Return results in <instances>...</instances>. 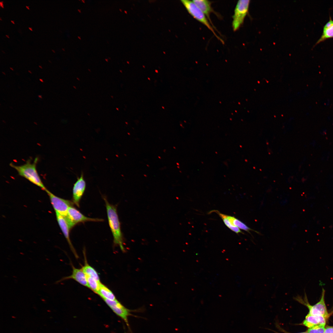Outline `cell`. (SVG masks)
Wrapping results in <instances>:
<instances>
[{
	"instance_id": "obj_35",
	"label": "cell",
	"mask_w": 333,
	"mask_h": 333,
	"mask_svg": "<svg viewBox=\"0 0 333 333\" xmlns=\"http://www.w3.org/2000/svg\"><path fill=\"white\" fill-rule=\"evenodd\" d=\"M2 73H3V74H4V75H5V74H5V73L4 72H2Z\"/></svg>"
},
{
	"instance_id": "obj_29",
	"label": "cell",
	"mask_w": 333,
	"mask_h": 333,
	"mask_svg": "<svg viewBox=\"0 0 333 333\" xmlns=\"http://www.w3.org/2000/svg\"><path fill=\"white\" fill-rule=\"evenodd\" d=\"M6 36L8 38H9V36L7 35H6Z\"/></svg>"
},
{
	"instance_id": "obj_26",
	"label": "cell",
	"mask_w": 333,
	"mask_h": 333,
	"mask_svg": "<svg viewBox=\"0 0 333 333\" xmlns=\"http://www.w3.org/2000/svg\"><path fill=\"white\" fill-rule=\"evenodd\" d=\"M11 23H13V24H15V23H14V21H13V20H11Z\"/></svg>"
},
{
	"instance_id": "obj_1",
	"label": "cell",
	"mask_w": 333,
	"mask_h": 333,
	"mask_svg": "<svg viewBox=\"0 0 333 333\" xmlns=\"http://www.w3.org/2000/svg\"><path fill=\"white\" fill-rule=\"evenodd\" d=\"M103 199L105 204L108 223L113 238V243L124 251L123 239L116 207L109 203L106 197Z\"/></svg>"
},
{
	"instance_id": "obj_9",
	"label": "cell",
	"mask_w": 333,
	"mask_h": 333,
	"mask_svg": "<svg viewBox=\"0 0 333 333\" xmlns=\"http://www.w3.org/2000/svg\"><path fill=\"white\" fill-rule=\"evenodd\" d=\"M86 187V183L84 178L83 174L81 173L79 177L74 184L72 189L73 203L77 207H80V202L84 193Z\"/></svg>"
},
{
	"instance_id": "obj_17",
	"label": "cell",
	"mask_w": 333,
	"mask_h": 333,
	"mask_svg": "<svg viewBox=\"0 0 333 333\" xmlns=\"http://www.w3.org/2000/svg\"><path fill=\"white\" fill-rule=\"evenodd\" d=\"M211 212H215L223 220L225 224L230 230L237 234L239 233H244L237 227L233 225L230 222L227 217V215L220 213L217 210H213Z\"/></svg>"
},
{
	"instance_id": "obj_5",
	"label": "cell",
	"mask_w": 333,
	"mask_h": 333,
	"mask_svg": "<svg viewBox=\"0 0 333 333\" xmlns=\"http://www.w3.org/2000/svg\"><path fill=\"white\" fill-rule=\"evenodd\" d=\"M250 3L249 0L237 1L232 16V27L234 31H237L243 24L248 12Z\"/></svg>"
},
{
	"instance_id": "obj_14",
	"label": "cell",
	"mask_w": 333,
	"mask_h": 333,
	"mask_svg": "<svg viewBox=\"0 0 333 333\" xmlns=\"http://www.w3.org/2000/svg\"><path fill=\"white\" fill-rule=\"evenodd\" d=\"M333 38V20L330 14L329 21L323 27L322 34L316 42L314 47L319 43L328 39Z\"/></svg>"
},
{
	"instance_id": "obj_13",
	"label": "cell",
	"mask_w": 333,
	"mask_h": 333,
	"mask_svg": "<svg viewBox=\"0 0 333 333\" xmlns=\"http://www.w3.org/2000/svg\"><path fill=\"white\" fill-rule=\"evenodd\" d=\"M326 319L323 316L313 315L308 314L302 324L310 328L318 325L325 326Z\"/></svg>"
},
{
	"instance_id": "obj_25",
	"label": "cell",
	"mask_w": 333,
	"mask_h": 333,
	"mask_svg": "<svg viewBox=\"0 0 333 333\" xmlns=\"http://www.w3.org/2000/svg\"><path fill=\"white\" fill-rule=\"evenodd\" d=\"M28 28L30 30H31V31H32V28L31 27H29Z\"/></svg>"
},
{
	"instance_id": "obj_10",
	"label": "cell",
	"mask_w": 333,
	"mask_h": 333,
	"mask_svg": "<svg viewBox=\"0 0 333 333\" xmlns=\"http://www.w3.org/2000/svg\"><path fill=\"white\" fill-rule=\"evenodd\" d=\"M57 220L59 226L69 245L70 247L76 258L78 257L77 254L71 241L69 231L71 228L65 217L56 212Z\"/></svg>"
},
{
	"instance_id": "obj_36",
	"label": "cell",
	"mask_w": 333,
	"mask_h": 333,
	"mask_svg": "<svg viewBox=\"0 0 333 333\" xmlns=\"http://www.w3.org/2000/svg\"><path fill=\"white\" fill-rule=\"evenodd\" d=\"M48 61H49V62L50 63H51V61H50V60H48Z\"/></svg>"
},
{
	"instance_id": "obj_20",
	"label": "cell",
	"mask_w": 333,
	"mask_h": 333,
	"mask_svg": "<svg viewBox=\"0 0 333 333\" xmlns=\"http://www.w3.org/2000/svg\"><path fill=\"white\" fill-rule=\"evenodd\" d=\"M325 326L320 325L309 328L306 332L308 333H324L325 331Z\"/></svg>"
},
{
	"instance_id": "obj_33",
	"label": "cell",
	"mask_w": 333,
	"mask_h": 333,
	"mask_svg": "<svg viewBox=\"0 0 333 333\" xmlns=\"http://www.w3.org/2000/svg\"><path fill=\"white\" fill-rule=\"evenodd\" d=\"M10 69L12 70H13V68L11 67H10Z\"/></svg>"
},
{
	"instance_id": "obj_2",
	"label": "cell",
	"mask_w": 333,
	"mask_h": 333,
	"mask_svg": "<svg viewBox=\"0 0 333 333\" xmlns=\"http://www.w3.org/2000/svg\"><path fill=\"white\" fill-rule=\"evenodd\" d=\"M38 158H36L32 163L29 159L25 163L16 166L11 163L10 166L15 169L19 175L23 177L45 191L47 190L43 184L37 172L36 166Z\"/></svg>"
},
{
	"instance_id": "obj_12",
	"label": "cell",
	"mask_w": 333,
	"mask_h": 333,
	"mask_svg": "<svg viewBox=\"0 0 333 333\" xmlns=\"http://www.w3.org/2000/svg\"><path fill=\"white\" fill-rule=\"evenodd\" d=\"M192 1L202 11L212 25L215 29L216 30L210 18V15L212 13L215 14L217 16H218L219 15L214 10L212 7V2L208 0H193Z\"/></svg>"
},
{
	"instance_id": "obj_3",
	"label": "cell",
	"mask_w": 333,
	"mask_h": 333,
	"mask_svg": "<svg viewBox=\"0 0 333 333\" xmlns=\"http://www.w3.org/2000/svg\"><path fill=\"white\" fill-rule=\"evenodd\" d=\"M325 290L323 288L320 300L313 305H310L309 303L305 292L303 298L301 296L298 295L294 297V299L308 308L309 310L308 314L313 315L323 316L327 319L329 316V314L325 301Z\"/></svg>"
},
{
	"instance_id": "obj_23",
	"label": "cell",
	"mask_w": 333,
	"mask_h": 333,
	"mask_svg": "<svg viewBox=\"0 0 333 333\" xmlns=\"http://www.w3.org/2000/svg\"><path fill=\"white\" fill-rule=\"evenodd\" d=\"M3 1H1L0 2V6L2 8H4L3 5Z\"/></svg>"
},
{
	"instance_id": "obj_38",
	"label": "cell",
	"mask_w": 333,
	"mask_h": 333,
	"mask_svg": "<svg viewBox=\"0 0 333 333\" xmlns=\"http://www.w3.org/2000/svg\"><path fill=\"white\" fill-rule=\"evenodd\" d=\"M62 50H63V51H64V48H62Z\"/></svg>"
},
{
	"instance_id": "obj_32",
	"label": "cell",
	"mask_w": 333,
	"mask_h": 333,
	"mask_svg": "<svg viewBox=\"0 0 333 333\" xmlns=\"http://www.w3.org/2000/svg\"><path fill=\"white\" fill-rule=\"evenodd\" d=\"M28 72H29V73H32V72H31V71H30V70H28Z\"/></svg>"
},
{
	"instance_id": "obj_22",
	"label": "cell",
	"mask_w": 333,
	"mask_h": 333,
	"mask_svg": "<svg viewBox=\"0 0 333 333\" xmlns=\"http://www.w3.org/2000/svg\"><path fill=\"white\" fill-rule=\"evenodd\" d=\"M278 328H279V329L280 330V331L281 332L280 333V332H277L274 331V332L275 333H290V332H287V331H286L285 330H284L283 329H282V328H281L280 327H278ZM307 333L306 332H300V333Z\"/></svg>"
},
{
	"instance_id": "obj_31",
	"label": "cell",
	"mask_w": 333,
	"mask_h": 333,
	"mask_svg": "<svg viewBox=\"0 0 333 333\" xmlns=\"http://www.w3.org/2000/svg\"><path fill=\"white\" fill-rule=\"evenodd\" d=\"M51 51H53V52H54V53H55V51H54V50H53V49H51Z\"/></svg>"
},
{
	"instance_id": "obj_21",
	"label": "cell",
	"mask_w": 333,
	"mask_h": 333,
	"mask_svg": "<svg viewBox=\"0 0 333 333\" xmlns=\"http://www.w3.org/2000/svg\"><path fill=\"white\" fill-rule=\"evenodd\" d=\"M324 333H333V326H327L325 328Z\"/></svg>"
},
{
	"instance_id": "obj_6",
	"label": "cell",
	"mask_w": 333,
	"mask_h": 333,
	"mask_svg": "<svg viewBox=\"0 0 333 333\" xmlns=\"http://www.w3.org/2000/svg\"><path fill=\"white\" fill-rule=\"evenodd\" d=\"M65 217L71 229L78 223L87 221L101 222L104 220L102 219L86 216L73 206L69 208L67 215Z\"/></svg>"
},
{
	"instance_id": "obj_4",
	"label": "cell",
	"mask_w": 333,
	"mask_h": 333,
	"mask_svg": "<svg viewBox=\"0 0 333 333\" xmlns=\"http://www.w3.org/2000/svg\"><path fill=\"white\" fill-rule=\"evenodd\" d=\"M181 3L188 12L195 19L205 26L210 30L223 44L224 41L216 33L215 29L200 9L192 1L181 0Z\"/></svg>"
},
{
	"instance_id": "obj_16",
	"label": "cell",
	"mask_w": 333,
	"mask_h": 333,
	"mask_svg": "<svg viewBox=\"0 0 333 333\" xmlns=\"http://www.w3.org/2000/svg\"><path fill=\"white\" fill-rule=\"evenodd\" d=\"M84 265L81 269L86 276L93 278L98 282H101L98 273L94 268L88 264L85 256H84Z\"/></svg>"
},
{
	"instance_id": "obj_8",
	"label": "cell",
	"mask_w": 333,
	"mask_h": 333,
	"mask_svg": "<svg viewBox=\"0 0 333 333\" xmlns=\"http://www.w3.org/2000/svg\"><path fill=\"white\" fill-rule=\"evenodd\" d=\"M46 191L48 195L51 204L56 212L66 217L69 208L73 206V203L55 195L47 190Z\"/></svg>"
},
{
	"instance_id": "obj_15",
	"label": "cell",
	"mask_w": 333,
	"mask_h": 333,
	"mask_svg": "<svg viewBox=\"0 0 333 333\" xmlns=\"http://www.w3.org/2000/svg\"><path fill=\"white\" fill-rule=\"evenodd\" d=\"M103 299L111 300H116L115 296L112 291L107 286L101 283L99 290L97 293Z\"/></svg>"
},
{
	"instance_id": "obj_24",
	"label": "cell",
	"mask_w": 333,
	"mask_h": 333,
	"mask_svg": "<svg viewBox=\"0 0 333 333\" xmlns=\"http://www.w3.org/2000/svg\"><path fill=\"white\" fill-rule=\"evenodd\" d=\"M26 8H27V9H28V10H30V8H29V6H26Z\"/></svg>"
},
{
	"instance_id": "obj_19",
	"label": "cell",
	"mask_w": 333,
	"mask_h": 333,
	"mask_svg": "<svg viewBox=\"0 0 333 333\" xmlns=\"http://www.w3.org/2000/svg\"><path fill=\"white\" fill-rule=\"evenodd\" d=\"M88 287L92 291L95 293L97 294L101 283V282H99L93 278L89 276H87Z\"/></svg>"
},
{
	"instance_id": "obj_18",
	"label": "cell",
	"mask_w": 333,
	"mask_h": 333,
	"mask_svg": "<svg viewBox=\"0 0 333 333\" xmlns=\"http://www.w3.org/2000/svg\"><path fill=\"white\" fill-rule=\"evenodd\" d=\"M227 217L233 225L237 227L239 229L247 231L250 234L251 233L250 231H251L255 232L257 233H259L258 232L251 229L243 222L235 217L228 215H227Z\"/></svg>"
},
{
	"instance_id": "obj_11",
	"label": "cell",
	"mask_w": 333,
	"mask_h": 333,
	"mask_svg": "<svg viewBox=\"0 0 333 333\" xmlns=\"http://www.w3.org/2000/svg\"><path fill=\"white\" fill-rule=\"evenodd\" d=\"M71 264L72 269V274L69 276L62 278L56 281L55 283L57 284L65 280L73 279L80 284L88 287L87 277L82 269L76 268L72 263Z\"/></svg>"
},
{
	"instance_id": "obj_37",
	"label": "cell",
	"mask_w": 333,
	"mask_h": 333,
	"mask_svg": "<svg viewBox=\"0 0 333 333\" xmlns=\"http://www.w3.org/2000/svg\"><path fill=\"white\" fill-rule=\"evenodd\" d=\"M0 20H2V19H1V17H0Z\"/></svg>"
},
{
	"instance_id": "obj_7",
	"label": "cell",
	"mask_w": 333,
	"mask_h": 333,
	"mask_svg": "<svg viewBox=\"0 0 333 333\" xmlns=\"http://www.w3.org/2000/svg\"><path fill=\"white\" fill-rule=\"evenodd\" d=\"M103 300L113 311L125 321L128 328L130 329L128 317L130 316L137 317L131 313V312H134V311L126 308L117 299L114 300L107 299H103Z\"/></svg>"
},
{
	"instance_id": "obj_27",
	"label": "cell",
	"mask_w": 333,
	"mask_h": 333,
	"mask_svg": "<svg viewBox=\"0 0 333 333\" xmlns=\"http://www.w3.org/2000/svg\"><path fill=\"white\" fill-rule=\"evenodd\" d=\"M39 80H40V81H41V82H43V79H39Z\"/></svg>"
},
{
	"instance_id": "obj_30",
	"label": "cell",
	"mask_w": 333,
	"mask_h": 333,
	"mask_svg": "<svg viewBox=\"0 0 333 333\" xmlns=\"http://www.w3.org/2000/svg\"><path fill=\"white\" fill-rule=\"evenodd\" d=\"M39 68H42V66H40V65H39Z\"/></svg>"
},
{
	"instance_id": "obj_34",
	"label": "cell",
	"mask_w": 333,
	"mask_h": 333,
	"mask_svg": "<svg viewBox=\"0 0 333 333\" xmlns=\"http://www.w3.org/2000/svg\"><path fill=\"white\" fill-rule=\"evenodd\" d=\"M2 51L4 53H5V52L3 50H2Z\"/></svg>"
},
{
	"instance_id": "obj_28",
	"label": "cell",
	"mask_w": 333,
	"mask_h": 333,
	"mask_svg": "<svg viewBox=\"0 0 333 333\" xmlns=\"http://www.w3.org/2000/svg\"><path fill=\"white\" fill-rule=\"evenodd\" d=\"M38 97L41 98H42V96L40 95H39Z\"/></svg>"
}]
</instances>
